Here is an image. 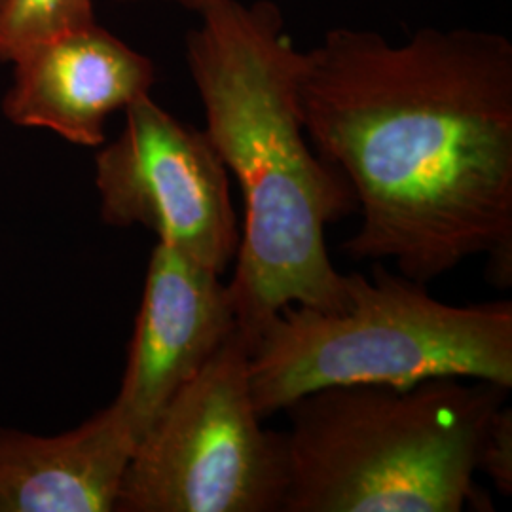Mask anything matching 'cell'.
Wrapping results in <instances>:
<instances>
[{"label":"cell","mask_w":512,"mask_h":512,"mask_svg":"<svg viewBox=\"0 0 512 512\" xmlns=\"http://www.w3.org/2000/svg\"><path fill=\"white\" fill-rule=\"evenodd\" d=\"M118 2H150V0H118ZM154 2H171V4H179L183 8L188 10H194V12H202L205 8L217 4L220 0H154Z\"/></svg>","instance_id":"7c38bea8"},{"label":"cell","mask_w":512,"mask_h":512,"mask_svg":"<svg viewBox=\"0 0 512 512\" xmlns=\"http://www.w3.org/2000/svg\"><path fill=\"white\" fill-rule=\"evenodd\" d=\"M137 444L114 404L57 437L0 433V512H114Z\"/></svg>","instance_id":"9c48e42d"},{"label":"cell","mask_w":512,"mask_h":512,"mask_svg":"<svg viewBox=\"0 0 512 512\" xmlns=\"http://www.w3.org/2000/svg\"><path fill=\"white\" fill-rule=\"evenodd\" d=\"M243 330L184 385L135 448L116 512H281L285 435L266 431Z\"/></svg>","instance_id":"5b68a950"},{"label":"cell","mask_w":512,"mask_h":512,"mask_svg":"<svg viewBox=\"0 0 512 512\" xmlns=\"http://www.w3.org/2000/svg\"><path fill=\"white\" fill-rule=\"evenodd\" d=\"M236 329L232 296L220 274L158 241L112 403L139 442Z\"/></svg>","instance_id":"52a82bcc"},{"label":"cell","mask_w":512,"mask_h":512,"mask_svg":"<svg viewBox=\"0 0 512 512\" xmlns=\"http://www.w3.org/2000/svg\"><path fill=\"white\" fill-rule=\"evenodd\" d=\"M298 59L270 0H220L186 37L205 133L245 203L228 291L249 344L287 306L340 310L348 298V275L334 268L325 234L357 203L346 177L306 135Z\"/></svg>","instance_id":"7a4b0ae2"},{"label":"cell","mask_w":512,"mask_h":512,"mask_svg":"<svg viewBox=\"0 0 512 512\" xmlns=\"http://www.w3.org/2000/svg\"><path fill=\"white\" fill-rule=\"evenodd\" d=\"M492 478L499 494H512V410L499 406L486 427L478 454V471Z\"/></svg>","instance_id":"8fae6325"},{"label":"cell","mask_w":512,"mask_h":512,"mask_svg":"<svg viewBox=\"0 0 512 512\" xmlns=\"http://www.w3.org/2000/svg\"><path fill=\"white\" fill-rule=\"evenodd\" d=\"M298 105L317 154L363 220L353 258L431 283L471 256L512 279V42L423 27L404 42L336 27L298 59Z\"/></svg>","instance_id":"6da1fadb"},{"label":"cell","mask_w":512,"mask_h":512,"mask_svg":"<svg viewBox=\"0 0 512 512\" xmlns=\"http://www.w3.org/2000/svg\"><path fill=\"white\" fill-rule=\"evenodd\" d=\"M95 21L93 0H0V63Z\"/></svg>","instance_id":"30bf717a"},{"label":"cell","mask_w":512,"mask_h":512,"mask_svg":"<svg viewBox=\"0 0 512 512\" xmlns=\"http://www.w3.org/2000/svg\"><path fill=\"white\" fill-rule=\"evenodd\" d=\"M509 389L471 378L340 385L289 404L281 512H461L488 505L478 454Z\"/></svg>","instance_id":"3957f363"},{"label":"cell","mask_w":512,"mask_h":512,"mask_svg":"<svg viewBox=\"0 0 512 512\" xmlns=\"http://www.w3.org/2000/svg\"><path fill=\"white\" fill-rule=\"evenodd\" d=\"M471 378L512 387V302L444 304L425 285L376 266L348 275L340 310L287 306L251 340L249 382L262 420L340 385Z\"/></svg>","instance_id":"277c9868"},{"label":"cell","mask_w":512,"mask_h":512,"mask_svg":"<svg viewBox=\"0 0 512 512\" xmlns=\"http://www.w3.org/2000/svg\"><path fill=\"white\" fill-rule=\"evenodd\" d=\"M124 112V128L95 158L103 220L150 228L158 241L224 274L236 260L241 232L230 173L209 135L150 95Z\"/></svg>","instance_id":"8992f818"},{"label":"cell","mask_w":512,"mask_h":512,"mask_svg":"<svg viewBox=\"0 0 512 512\" xmlns=\"http://www.w3.org/2000/svg\"><path fill=\"white\" fill-rule=\"evenodd\" d=\"M4 116L21 128L50 129L80 147L105 143L110 114L150 95L152 59L97 21L42 40L12 61Z\"/></svg>","instance_id":"ba28073f"}]
</instances>
